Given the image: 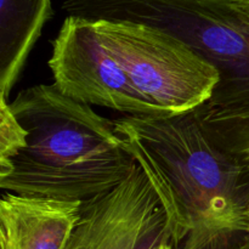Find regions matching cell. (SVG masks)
<instances>
[{"mask_svg": "<svg viewBox=\"0 0 249 249\" xmlns=\"http://www.w3.org/2000/svg\"><path fill=\"white\" fill-rule=\"evenodd\" d=\"M27 143V131L12 113L6 99L0 97V164L14 157Z\"/></svg>", "mask_w": 249, "mask_h": 249, "instance_id": "cell-10", "label": "cell"}, {"mask_svg": "<svg viewBox=\"0 0 249 249\" xmlns=\"http://www.w3.org/2000/svg\"><path fill=\"white\" fill-rule=\"evenodd\" d=\"M243 165H245V164H243ZM245 167H246V169H247L248 173H249V165H245Z\"/></svg>", "mask_w": 249, "mask_h": 249, "instance_id": "cell-14", "label": "cell"}, {"mask_svg": "<svg viewBox=\"0 0 249 249\" xmlns=\"http://www.w3.org/2000/svg\"><path fill=\"white\" fill-rule=\"evenodd\" d=\"M82 207L80 202L5 194L0 242L7 249H66Z\"/></svg>", "mask_w": 249, "mask_h": 249, "instance_id": "cell-7", "label": "cell"}, {"mask_svg": "<svg viewBox=\"0 0 249 249\" xmlns=\"http://www.w3.org/2000/svg\"><path fill=\"white\" fill-rule=\"evenodd\" d=\"M114 124L167 212L175 249L246 247L249 173L209 130L203 105Z\"/></svg>", "mask_w": 249, "mask_h": 249, "instance_id": "cell-1", "label": "cell"}, {"mask_svg": "<svg viewBox=\"0 0 249 249\" xmlns=\"http://www.w3.org/2000/svg\"><path fill=\"white\" fill-rule=\"evenodd\" d=\"M51 16V0H0V97L18 79L32 48Z\"/></svg>", "mask_w": 249, "mask_h": 249, "instance_id": "cell-8", "label": "cell"}, {"mask_svg": "<svg viewBox=\"0 0 249 249\" xmlns=\"http://www.w3.org/2000/svg\"><path fill=\"white\" fill-rule=\"evenodd\" d=\"M49 67L53 85L74 101L129 117L165 116L130 82L102 41L92 19L67 16L53 41Z\"/></svg>", "mask_w": 249, "mask_h": 249, "instance_id": "cell-5", "label": "cell"}, {"mask_svg": "<svg viewBox=\"0 0 249 249\" xmlns=\"http://www.w3.org/2000/svg\"><path fill=\"white\" fill-rule=\"evenodd\" d=\"M231 2H232L241 12H243V14L247 15L249 17V0H231Z\"/></svg>", "mask_w": 249, "mask_h": 249, "instance_id": "cell-11", "label": "cell"}, {"mask_svg": "<svg viewBox=\"0 0 249 249\" xmlns=\"http://www.w3.org/2000/svg\"><path fill=\"white\" fill-rule=\"evenodd\" d=\"M66 249H175L167 212L138 163L121 185L83 203Z\"/></svg>", "mask_w": 249, "mask_h": 249, "instance_id": "cell-6", "label": "cell"}, {"mask_svg": "<svg viewBox=\"0 0 249 249\" xmlns=\"http://www.w3.org/2000/svg\"><path fill=\"white\" fill-rule=\"evenodd\" d=\"M9 105L27 143L0 164L2 190L84 203L121 185L136 165L114 122L53 84L22 90Z\"/></svg>", "mask_w": 249, "mask_h": 249, "instance_id": "cell-2", "label": "cell"}, {"mask_svg": "<svg viewBox=\"0 0 249 249\" xmlns=\"http://www.w3.org/2000/svg\"><path fill=\"white\" fill-rule=\"evenodd\" d=\"M62 9L67 16L162 29L218 71L209 108L249 112V17L231 0H65Z\"/></svg>", "mask_w": 249, "mask_h": 249, "instance_id": "cell-3", "label": "cell"}, {"mask_svg": "<svg viewBox=\"0 0 249 249\" xmlns=\"http://www.w3.org/2000/svg\"><path fill=\"white\" fill-rule=\"evenodd\" d=\"M92 21L135 89L163 114L184 113L212 99L218 71L181 40L147 24Z\"/></svg>", "mask_w": 249, "mask_h": 249, "instance_id": "cell-4", "label": "cell"}, {"mask_svg": "<svg viewBox=\"0 0 249 249\" xmlns=\"http://www.w3.org/2000/svg\"><path fill=\"white\" fill-rule=\"evenodd\" d=\"M243 249H249V242L247 243V245H246V247H245V248H243Z\"/></svg>", "mask_w": 249, "mask_h": 249, "instance_id": "cell-13", "label": "cell"}, {"mask_svg": "<svg viewBox=\"0 0 249 249\" xmlns=\"http://www.w3.org/2000/svg\"><path fill=\"white\" fill-rule=\"evenodd\" d=\"M0 245H1V249H7V248H6V246H5L4 243H1V242H0Z\"/></svg>", "mask_w": 249, "mask_h": 249, "instance_id": "cell-12", "label": "cell"}, {"mask_svg": "<svg viewBox=\"0 0 249 249\" xmlns=\"http://www.w3.org/2000/svg\"><path fill=\"white\" fill-rule=\"evenodd\" d=\"M204 122L216 140L225 146L242 164L249 165V112L225 113L203 105Z\"/></svg>", "mask_w": 249, "mask_h": 249, "instance_id": "cell-9", "label": "cell"}]
</instances>
